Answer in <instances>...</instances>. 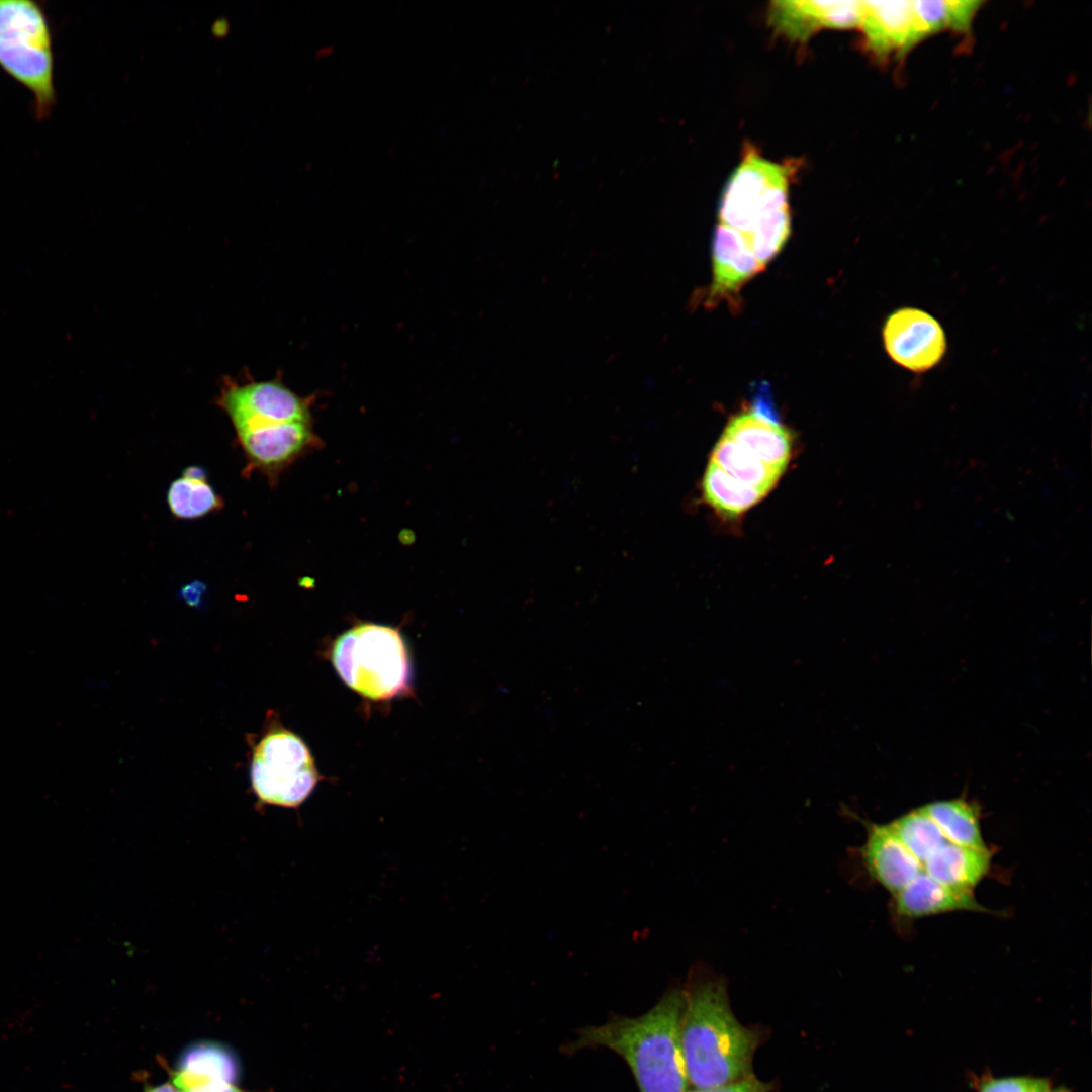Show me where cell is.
Instances as JSON below:
<instances>
[{
	"instance_id": "obj_1",
	"label": "cell",
	"mask_w": 1092,
	"mask_h": 1092,
	"mask_svg": "<svg viewBox=\"0 0 1092 1092\" xmlns=\"http://www.w3.org/2000/svg\"><path fill=\"white\" fill-rule=\"evenodd\" d=\"M792 434L769 407L734 416L715 445L702 489L720 515L737 518L771 491L792 456Z\"/></svg>"
},
{
	"instance_id": "obj_2",
	"label": "cell",
	"mask_w": 1092,
	"mask_h": 1092,
	"mask_svg": "<svg viewBox=\"0 0 1092 1092\" xmlns=\"http://www.w3.org/2000/svg\"><path fill=\"white\" fill-rule=\"evenodd\" d=\"M684 990H672L636 1017H616L581 1028L565 1053L605 1048L628 1064L640 1092H687L681 1050Z\"/></svg>"
},
{
	"instance_id": "obj_3",
	"label": "cell",
	"mask_w": 1092,
	"mask_h": 1092,
	"mask_svg": "<svg viewBox=\"0 0 1092 1092\" xmlns=\"http://www.w3.org/2000/svg\"><path fill=\"white\" fill-rule=\"evenodd\" d=\"M684 993L681 1050L690 1087L713 1088L753 1075L759 1036L735 1017L725 983L697 979Z\"/></svg>"
},
{
	"instance_id": "obj_4",
	"label": "cell",
	"mask_w": 1092,
	"mask_h": 1092,
	"mask_svg": "<svg viewBox=\"0 0 1092 1092\" xmlns=\"http://www.w3.org/2000/svg\"><path fill=\"white\" fill-rule=\"evenodd\" d=\"M331 659L340 678L370 700H388L411 688L408 653L396 628L357 624L336 638Z\"/></svg>"
},
{
	"instance_id": "obj_5",
	"label": "cell",
	"mask_w": 1092,
	"mask_h": 1092,
	"mask_svg": "<svg viewBox=\"0 0 1092 1092\" xmlns=\"http://www.w3.org/2000/svg\"><path fill=\"white\" fill-rule=\"evenodd\" d=\"M0 67L33 97L38 119L52 113L57 94L52 31L40 5L0 0Z\"/></svg>"
},
{
	"instance_id": "obj_6",
	"label": "cell",
	"mask_w": 1092,
	"mask_h": 1092,
	"mask_svg": "<svg viewBox=\"0 0 1092 1092\" xmlns=\"http://www.w3.org/2000/svg\"><path fill=\"white\" fill-rule=\"evenodd\" d=\"M251 786L264 804L298 807L321 779L305 742L269 711L263 733L249 742Z\"/></svg>"
},
{
	"instance_id": "obj_7",
	"label": "cell",
	"mask_w": 1092,
	"mask_h": 1092,
	"mask_svg": "<svg viewBox=\"0 0 1092 1092\" xmlns=\"http://www.w3.org/2000/svg\"><path fill=\"white\" fill-rule=\"evenodd\" d=\"M792 168L750 150L729 177L720 199V224L745 236L756 219L772 207L788 203Z\"/></svg>"
},
{
	"instance_id": "obj_8",
	"label": "cell",
	"mask_w": 1092,
	"mask_h": 1092,
	"mask_svg": "<svg viewBox=\"0 0 1092 1092\" xmlns=\"http://www.w3.org/2000/svg\"><path fill=\"white\" fill-rule=\"evenodd\" d=\"M217 405L236 433L252 428L292 422H310V402L278 380L223 382Z\"/></svg>"
},
{
	"instance_id": "obj_9",
	"label": "cell",
	"mask_w": 1092,
	"mask_h": 1092,
	"mask_svg": "<svg viewBox=\"0 0 1092 1092\" xmlns=\"http://www.w3.org/2000/svg\"><path fill=\"white\" fill-rule=\"evenodd\" d=\"M236 434L247 461L244 475L258 471L272 486L285 469L323 444L310 422L268 425Z\"/></svg>"
},
{
	"instance_id": "obj_10",
	"label": "cell",
	"mask_w": 1092,
	"mask_h": 1092,
	"mask_svg": "<svg viewBox=\"0 0 1092 1092\" xmlns=\"http://www.w3.org/2000/svg\"><path fill=\"white\" fill-rule=\"evenodd\" d=\"M883 342L896 364L916 373L937 366L947 349L945 332L939 322L916 307L896 309L887 317Z\"/></svg>"
},
{
	"instance_id": "obj_11",
	"label": "cell",
	"mask_w": 1092,
	"mask_h": 1092,
	"mask_svg": "<svg viewBox=\"0 0 1092 1092\" xmlns=\"http://www.w3.org/2000/svg\"><path fill=\"white\" fill-rule=\"evenodd\" d=\"M862 1H775L769 23L792 40L805 41L822 28L859 26Z\"/></svg>"
},
{
	"instance_id": "obj_12",
	"label": "cell",
	"mask_w": 1092,
	"mask_h": 1092,
	"mask_svg": "<svg viewBox=\"0 0 1092 1092\" xmlns=\"http://www.w3.org/2000/svg\"><path fill=\"white\" fill-rule=\"evenodd\" d=\"M859 26L876 58L902 56L922 40L911 1H862Z\"/></svg>"
},
{
	"instance_id": "obj_13",
	"label": "cell",
	"mask_w": 1092,
	"mask_h": 1092,
	"mask_svg": "<svg viewBox=\"0 0 1092 1092\" xmlns=\"http://www.w3.org/2000/svg\"><path fill=\"white\" fill-rule=\"evenodd\" d=\"M866 830L861 847L866 868L876 882L895 895L923 872V866L889 824L866 822Z\"/></svg>"
},
{
	"instance_id": "obj_14",
	"label": "cell",
	"mask_w": 1092,
	"mask_h": 1092,
	"mask_svg": "<svg viewBox=\"0 0 1092 1092\" xmlns=\"http://www.w3.org/2000/svg\"><path fill=\"white\" fill-rule=\"evenodd\" d=\"M712 264L710 304L735 297L745 283L764 269L744 236L723 224L717 225L714 233Z\"/></svg>"
},
{
	"instance_id": "obj_15",
	"label": "cell",
	"mask_w": 1092,
	"mask_h": 1092,
	"mask_svg": "<svg viewBox=\"0 0 1092 1092\" xmlns=\"http://www.w3.org/2000/svg\"><path fill=\"white\" fill-rule=\"evenodd\" d=\"M893 896L897 914L907 919L952 911L992 912L978 903L973 892L945 886L924 872Z\"/></svg>"
},
{
	"instance_id": "obj_16",
	"label": "cell",
	"mask_w": 1092,
	"mask_h": 1092,
	"mask_svg": "<svg viewBox=\"0 0 1092 1092\" xmlns=\"http://www.w3.org/2000/svg\"><path fill=\"white\" fill-rule=\"evenodd\" d=\"M993 852L945 843L923 862V872L950 888L971 891L986 877Z\"/></svg>"
},
{
	"instance_id": "obj_17",
	"label": "cell",
	"mask_w": 1092,
	"mask_h": 1092,
	"mask_svg": "<svg viewBox=\"0 0 1092 1092\" xmlns=\"http://www.w3.org/2000/svg\"><path fill=\"white\" fill-rule=\"evenodd\" d=\"M167 504L175 518L193 520L219 511L224 503L207 481L205 470L193 465L170 483Z\"/></svg>"
},
{
	"instance_id": "obj_18",
	"label": "cell",
	"mask_w": 1092,
	"mask_h": 1092,
	"mask_svg": "<svg viewBox=\"0 0 1092 1092\" xmlns=\"http://www.w3.org/2000/svg\"><path fill=\"white\" fill-rule=\"evenodd\" d=\"M921 808L940 828L948 842L976 849L987 848L980 827V810L976 804L960 798L927 803Z\"/></svg>"
},
{
	"instance_id": "obj_19",
	"label": "cell",
	"mask_w": 1092,
	"mask_h": 1092,
	"mask_svg": "<svg viewBox=\"0 0 1092 1092\" xmlns=\"http://www.w3.org/2000/svg\"><path fill=\"white\" fill-rule=\"evenodd\" d=\"M234 1076L235 1063L225 1051L201 1045L185 1055L173 1081L179 1090L188 1092L215 1081L231 1082Z\"/></svg>"
},
{
	"instance_id": "obj_20",
	"label": "cell",
	"mask_w": 1092,
	"mask_h": 1092,
	"mask_svg": "<svg viewBox=\"0 0 1092 1092\" xmlns=\"http://www.w3.org/2000/svg\"><path fill=\"white\" fill-rule=\"evenodd\" d=\"M911 2L922 39L943 30L968 31L981 5L972 0Z\"/></svg>"
},
{
	"instance_id": "obj_21",
	"label": "cell",
	"mask_w": 1092,
	"mask_h": 1092,
	"mask_svg": "<svg viewBox=\"0 0 1092 1092\" xmlns=\"http://www.w3.org/2000/svg\"><path fill=\"white\" fill-rule=\"evenodd\" d=\"M905 847L922 863L947 839L921 807L888 823Z\"/></svg>"
},
{
	"instance_id": "obj_22",
	"label": "cell",
	"mask_w": 1092,
	"mask_h": 1092,
	"mask_svg": "<svg viewBox=\"0 0 1092 1092\" xmlns=\"http://www.w3.org/2000/svg\"><path fill=\"white\" fill-rule=\"evenodd\" d=\"M791 233L788 203L762 213L744 236L759 264L766 265L782 251Z\"/></svg>"
},
{
	"instance_id": "obj_23",
	"label": "cell",
	"mask_w": 1092,
	"mask_h": 1092,
	"mask_svg": "<svg viewBox=\"0 0 1092 1092\" xmlns=\"http://www.w3.org/2000/svg\"><path fill=\"white\" fill-rule=\"evenodd\" d=\"M976 1092H1071L1065 1086H1056L1049 1078L1035 1076L995 1077L990 1074L976 1078Z\"/></svg>"
},
{
	"instance_id": "obj_24",
	"label": "cell",
	"mask_w": 1092,
	"mask_h": 1092,
	"mask_svg": "<svg viewBox=\"0 0 1092 1092\" xmlns=\"http://www.w3.org/2000/svg\"><path fill=\"white\" fill-rule=\"evenodd\" d=\"M687 1092H770V1084L751 1075L731 1084L706 1089L690 1088Z\"/></svg>"
},
{
	"instance_id": "obj_25",
	"label": "cell",
	"mask_w": 1092,
	"mask_h": 1092,
	"mask_svg": "<svg viewBox=\"0 0 1092 1092\" xmlns=\"http://www.w3.org/2000/svg\"><path fill=\"white\" fill-rule=\"evenodd\" d=\"M203 592H204L203 583H201L199 581H195V582H192L190 584L185 585L184 588L181 589L180 595L182 596V598L186 601V603L188 605H191V606L195 607V606L200 604V601H201L200 598H201V595H202Z\"/></svg>"
},
{
	"instance_id": "obj_26",
	"label": "cell",
	"mask_w": 1092,
	"mask_h": 1092,
	"mask_svg": "<svg viewBox=\"0 0 1092 1092\" xmlns=\"http://www.w3.org/2000/svg\"><path fill=\"white\" fill-rule=\"evenodd\" d=\"M188 1092H246L226 1081H215Z\"/></svg>"
},
{
	"instance_id": "obj_27",
	"label": "cell",
	"mask_w": 1092,
	"mask_h": 1092,
	"mask_svg": "<svg viewBox=\"0 0 1092 1092\" xmlns=\"http://www.w3.org/2000/svg\"><path fill=\"white\" fill-rule=\"evenodd\" d=\"M146 1092H182L175 1085L166 1083L156 1087L148 1089Z\"/></svg>"
}]
</instances>
